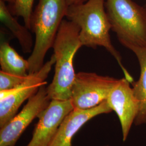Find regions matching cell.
<instances>
[{
  "instance_id": "obj_1",
  "label": "cell",
  "mask_w": 146,
  "mask_h": 146,
  "mask_svg": "<svg viewBox=\"0 0 146 146\" xmlns=\"http://www.w3.org/2000/svg\"><path fill=\"white\" fill-rule=\"evenodd\" d=\"M66 18L79 28L82 46L94 49L104 47L116 60L125 78L133 83V78L123 64L120 52L111 42V25L105 8V0H87L81 4L70 5Z\"/></svg>"
},
{
  "instance_id": "obj_6",
  "label": "cell",
  "mask_w": 146,
  "mask_h": 146,
  "mask_svg": "<svg viewBox=\"0 0 146 146\" xmlns=\"http://www.w3.org/2000/svg\"><path fill=\"white\" fill-rule=\"evenodd\" d=\"M119 79L93 72L76 74L70 100L74 108L88 110L107 100Z\"/></svg>"
},
{
  "instance_id": "obj_18",
  "label": "cell",
  "mask_w": 146,
  "mask_h": 146,
  "mask_svg": "<svg viewBox=\"0 0 146 146\" xmlns=\"http://www.w3.org/2000/svg\"></svg>"
},
{
  "instance_id": "obj_9",
  "label": "cell",
  "mask_w": 146,
  "mask_h": 146,
  "mask_svg": "<svg viewBox=\"0 0 146 146\" xmlns=\"http://www.w3.org/2000/svg\"><path fill=\"white\" fill-rule=\"evenodd\" d=\"M107 101L118 116L123 141L125 142L139 111V104L130 82L125 78L119 79L110 92Z\"/></svg>"
},
{
  "instance_id": "obj_16",
  "label": "cell",
  "mask_w": 146,
  "mask_h": 146,
  "mask_svg": "<svg viewBox=\"0 0 146 146\" xmlns=\"http://www.w3.org/2000/svg\"><path fill=\"white\" fill-rule=\"evenodd\" d=\"M87 0H67L69 6L72 5H76L84 3Z\"/></svg>"
},
{
  "instance_id": "obj_4",
  "label": "cell",
  "mask_w": 146,
  "mask_h": 146,
  "mask_svg": "<svg viewBox=\"0 0 146 146\" xmlns=\"http://www.w3.org/2000/svg\"><path fill=\"white\" fill-rule=\"evenodd\" d=\"M105 8L111 30L124 47H146L145 7L133 0H105Z\"/></svg>"
},
{
  "instance_id": "obj_8",
  "label": "cell",
  "mask_w": 146,
  "mask_h": 146,
  "mask_svg": "<svg viewBox=\"0 0 146 146\" xmlns=\"http://www.w3.org/2000/svg\"><path fill=\"white\" fill-rule=\"evenodd\" d=\"M73 109L70 100H52L38 116L31 140L27 146H50L63 120Z\"/></svg>"
},
{
  "instance_id": "obj_15",
  "label": "cell",
  "mask_w": 146,
  "mask_h": 146,
  "mask_svg": "<svg viewBox=\"0 0 146 146\" xmlns=\"http://www.w3.org/2000/svg\"><path fill=\"white\" fill-rule=\"evenodd\" d=\"M28 76H21L0 70V91L15 88L22 84Z\"/></svg>"
},
{
  "instance_id": "obj_3",
  "label": "cell",
  "mask_w": 146,
  "mask_h": 146,
  "mask_svg": "<svg viewBox=\"0 0 146 146\" xmlns=\"http://www.w3.org/2000/svg\"><path fill=\"white\" fill-rule=\"evenodd\" d=\"M68 7L67 0H38L31 16V30L35 34V41L28 58L29 74L38 71L44 65V58L52 48Z\"/></svg>"
},
{
  "instance_id": "obj_2",
  "label": "cell",
  "mask_w": 146,
  "mask_h": 146,
  "mask_svg": "<svg viewBox=\"0 0 146 146\" xmlns=\"http://www.w3.org/2000/svg\"><path fill=\"white\" fill-rule=\"evenodd\" d=\"M78 27L67 19L63 21L52 45L55 58V73L47 93L51 100H70L76 76L74 58L82 46L79 37Z\"/></svg>"
},
{
  "instance_id": "obj_11",
  "label": "cell",
  "mask_w": 146,
  "mask_h": 146,
  "mask_svg": "<svg viewBox=\"0 0 146 146\" xmlns=\"http://www.w3.org/2000/svg\"><path fill=\"white\" fill-rule=\"evenodd\" d=\"M129 50L135 55L140 64V75L139 80L133 84V92L139 104V111L134 124H146V47L133 46Z\"/></svg>"
},
{
  "instance_id": "obj_17",
  "label": "cell",
  "mask_w": 146,
  "mask_h": 146,
  "mask_svg": "<svg viewBox=\"0 0 146 146\" xmlns=\"http://www.w3.org/2000/svg\"><path fill=\"white\" fill-rule=\"evenodd\" d=\"M3 1H5V3L6 2L8 3L9 5H11V6L14 5L16 2V0H3Z\"/></svg>"
},
{
  "instance_id": "obj_14",
  "label": "cell",
  "mask_w": 146,
  "mask_h": 146,
  "mask_svg": "<svg viewBox=\"0 0 146 146\" xmlns=\"http://www.w3.org/2000/svg\"><path fill=\"white\" fill-rule=\"evenodd\" d=\"M34 0H16L10 9L14 15L22 18L24 25L31 30V21Z\"/></svg>"
},
{
  "instance_id": "obj_5",
  "label": "cell",
  "mask_w": 146,
  "mask_h": 146,
  "mask_svg": "<svg viewBox=\"0 0 146 146\" xmlns=\"http://www.w3.org/2000/svg\"><path fill=\"white\" fill-rule=\"evenodd\" d=\"M52 54L36 72L29 74L26 80L15 88L0 91V128L5 125L17 114L22 104L36 93L42 85L47 84L49 74L55 64Z\"/></svg>"
},
{
  "instance_id": "obj_13",
  "label": "cell",
  "mask_w": 146,
  "mask_h": 146,
  "mask_svg": "<svg viewBox=\"0 0 146 146\" xmlns=\"http://www.w3.org/2000/svg\"><path fill=\"white\" fill-rule=\"evenodd\" d=\"M1 70L21 76L29 75V62L16 51L9 42H2L0 46Z\"/></svg>"
},
{
  "instance_id": "obj_12",
  "label": "cell",
  "mask_w": 146,
  "mask_h": 146,
  "mask_svg": "<svg viewBox=\"0 0 146 146\" xmlns=\"http://www.w3.org/2000/svg\"><path fill=\"white\" fill-rule=\"evenodd\" d=\"M0 20L18 40L23 52H32L34 42L31 33L29 31L30 29L18 22L3 0H0Z\"/></svg>"
},
{
  "instance_id": "obj_19",
  "label": "cell",
  "mask_w": 146,
  "mask_h": 146,
  "mask_svg": "<svg viewBox=\"0 0 146 146\" xmlns=\"http://www.w3.org/2000/svg\"></svg>"
},
{
  "instance_id": "obj_10",
  "label": "cell",
  "mask_w": 146,
  "mask_h": 146,
  "mask_svg": "<svg viewBox=\"0 0 146 146\" xmlns=\"http://www.w3.org/2000/svg\"><path fill=\"white\" fill-rule=\"evenodd\" d=\"M111 111L107 100L88 110L74 108L63 120L50 146H73L74 136L86 122L96 116Z\"/></svg>"
},
{
  "instance_id": "obj_7",
  "label": "cell",
  "mask_w": 146,
  "mask_h": 146,
  "mask_svg": "<svg viewBox=\"0 0 146 146\" xmlns=\"http://www.w3.org/2000/svg\"><path fill=\"white\" fill-rule=\"evenodd\" d=\"M46 85H42L28 99L22 110L0 128V146H15L28 125L49 106L52 100L47 93Z\"/></svg>"
}]
</instances>
